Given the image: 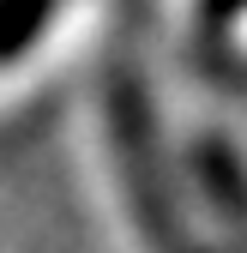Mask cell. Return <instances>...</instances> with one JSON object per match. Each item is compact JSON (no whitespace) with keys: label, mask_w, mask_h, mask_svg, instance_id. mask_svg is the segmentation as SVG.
Returning <instances> with one entry per match:
<instances>
[{"label":"cell","mask_w":247,"mask_h":253,"mask_svg":"<svg viewBox=\"0 0 247 253\" xmlns=\"http://www.w3.org/2000/svg\"><path fill=\"white\" fill-rule=\"evenodd\" d=\"M103 24V12H12L0 6V115H18L30 103H42V90H54L73 73V60L84 54V37Z\"/></svg>","instance_id":"obj_1"}]
</instances>
